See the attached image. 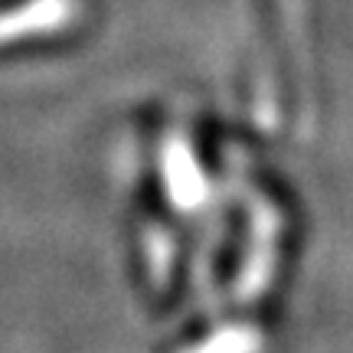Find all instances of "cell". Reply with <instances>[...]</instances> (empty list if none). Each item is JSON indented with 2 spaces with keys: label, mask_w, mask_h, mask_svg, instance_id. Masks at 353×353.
Masks as SVG:
<instances>
[{
  "label": "cell",
  "mask_w": 353,
  "mask_h": 353,
  "mask_svg": "<svg viewBox=\"0 0 353 353\" xmlns=\"http://www.w3.org/2000/svg\"><path fill=\"white\" fill-rule=\"evenodd\" d=\"M82 0H33L20 10L0 13V43L63 30L79 17Z\"/></svg>",
  "instance_id": "1"
},
{
  "label": "cell",
  "mask_w": 353,
  "mask_h": 353,
  "mask_svg": "<svg viewBox=\"0 0 353 353\" xmlns=\"http://www.w3.org/2000/svg\"><path fill=\"white\" fill-rule=\"evenodd\" d=\"M183 353H259V334L245 327H232L223 337H210V343Z\"/></svg>",
  "instance_id": "2"
}]
</instances>
